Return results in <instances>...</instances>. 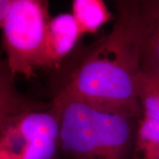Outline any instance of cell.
<instances>
[{
	"label": "cell",
	"instance_id": "2",
	"mask_svg": "<svg viewBox=\"0 0 159 159\" xmlns=\"http://www.w3.org/2000/svg\"><path fill=\"white\" fill-rule=\"evenodd\" d=\"M7 63L0 74V159H61V111L17 90Z\"/></svg>",
	"mask_w": 159,
	"mask_h": 159
},
{
	"label": "cell",
	"instance_id": "10",
	"mask_svg": "<svg viewBox=\"0 0 159 159\" xmlns=\"http://www.w3.org/2000/svg\"><path fill=\"white\" fill-rule=\"evenodd\" d=\"M13 0H1L0 1V24L5 21L11 11Z\"/></svg>",
	"mask_w": 159,
	"mask_h": 159
},
{
	"label": "cell",
	"instance_id": "4",
	"mask_svg": "<svg viewBox=\"0 0 159 159\" xmlns=\"http://www.w3.org/2000/svg\"><path fill=\"white\" fill-rule=\"evenodd\" d=\"M49 3L41 0H13L9 14L0 24L6 63L13 75L35 77L47 25Z\"/></svg>",
	"mask_w": 159,
	"mask_h": 159
},
{
	"label": "cell",
	"instance_id": "8",
	"mask_svg": "<svg viewBox=\"0 0 159 159\" xmlns=\"http://www.w3.org/2000/svg\"><path fill=\"white\" fill-rule=\"evenodd\" d=\"M132 159H159V122L139 119Z\"/></svg>",
	"mask_w": 159,
	"mask_h": 159
},
{
	"label": "cell",
	"instance_id": "1",
	"mask_svg": "<svg viewBox=\"0 0 159 159\" xmlns=\"http://www.w3.org/2000/svg\"><path fill=\"white\" fill-rule=\"evenodd\" d=\"M112 30L94 43H79L50 72L52 97L73 98L105 112L141 119L139 1H116Z\"/></svg>",
	"mask_w": 159,
	"mask_h": 159
},
{
	"label": "cell",
	"instance_id": "11",
	"mask_svg": "<svg viewBox=\"0 0 159 159\" xmlns=\"http://www.w3.org/2000/svg\"><path fill=\"white\" fill-rule=\"evenodd\" d=\"M158 2H159V0H158Z\"/></svg>",
	"mask_w": 159,
	"mask_h": 159
},
{
	"label": "cell",
	"instance_id": "7",
	"mask_svg": "<svg viewBox=\"0 0 159 159\" xmlns=\"http://www.w3.org/2000/svg\"><path fill=\"white\" fill-rule=\"evenodd\" d=\"M72 15L82 35L97 33L102 25L113 19L102 0H75Z\"/></svg>",
	"mask_w": 159,
	"mask_h": 159
},
{
	"label": "cell",
	"instance_id": "3",
	"mask_svg": "<svg viewBox=\"0 0 159 159\" xmlns=\"http://www.w3.org/2000/svg\"><path fill=\"white\" fill-rule=\"evenodd\" d=\"M52 99L61 111V159H132L139 119L61 95Z\"/></svg>",
	"mask_w": 159,
	"mask_h": 159
},
{
	"label": "cell",
	"instance_id": "6",
	"mask_svg": "<svg viewBox=\"0 0 159 159\" xmlns=\"http://www.w3.org/2000/svg\"><path fill=\"white\" fill-rule=\"evenodd\" d=\"M142 72L159 75L158 0L139 1Z\"/></svg>",
	"mask_w": 159,
	"mask_h": 159
},
{
	"label": "cell",
	"instance_id": "9",
	"mask_svg": "<svg viewBox=\"0 0 159 159\" xmlns=\"http://www.w3.org/2000/svg\"><path fill=\"white\" fill-rule=\"evenodd\" d=\"M138 96L143 116L159 122V75L142 72L139 78Z\"/></svg>",
	"mask_w": 159,
	"mask_h": 159
},
{
	"label": "cell",
	"instance_id": "5",
	"mask_svg": "<svg viewBox=\"0 0 159 159\" xmlns=\"http://www.w3.org/2000/svg\"><path fill=\"white\" fill-rule=\"evenodd\" d=\"M82 35L72 14L61 13L51 18L37 69L49 72L58 69L78 45Z\"/></svg>",
	"mask_w": 159,
	"mask_h": 159
}]
</instances>
